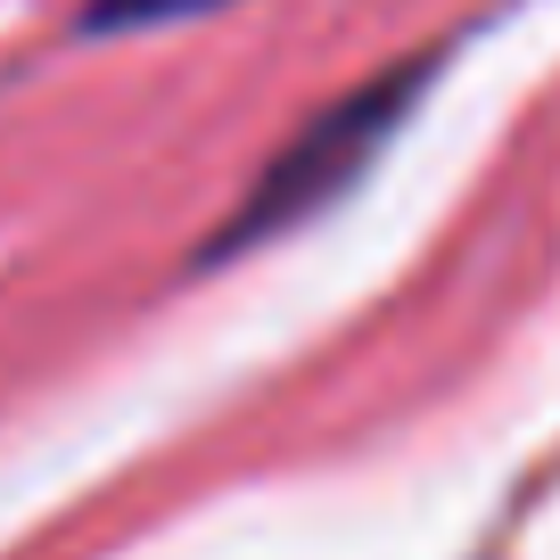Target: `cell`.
Instances as JSON below:
<instances>
[{"instance_id": "6da1fadb", "label": "cell", "mask_w": 560, "mask_h": 560, "mask_svg": "<svg viewBox=\"0 0 560 560\" xmlns=\"http://www.w3.org/2000/svg\"><path fill=\"white\" fill-rule=\"evenodd\" d=\"M429 67H438V58H412V67H396V74H371V83H363V91H347L338 107H322V116L305 124V132H298V140H289V149H280V158L256 174L247 207L231 214L223 231H214L207 256H240V247L272 240V231L305 223V214H322L330 198H347L354 182H363V165L380 158V140L404 124V107L420 100Z\"/></svg>"}, {"instance_id": "7a4b0ae2", "label": "cell", "mask_w": 560, "mask_h": 560, "mask_svg": "<svg viewBox=\"0 0 560 560\" xmlns=\"http://www.w3.org/2000/svg\"><path fill=\"white\" fill-rule=\"evenodd\" d=\"M207 9H223V0H91L83 34H158V25L207 18Z\"/></svg>"}]
</instances>
